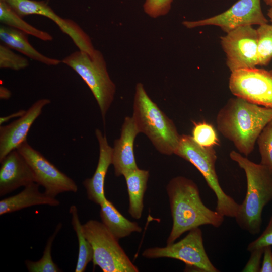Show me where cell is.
Returning a JSON list of instances; mask_svg holds the SVG:
<instances>
[{"instance_id": "1", "label": "cell", "mask_w": 272, "mask_h": 272, "mask_svg": "<svg viewBox=\"0 0 272 272\" xmlns=\"http://www.w3.org/2000/svg\"><path fill=\"white\" fill-rule=\"evenodd\" d=\"M172 227L166 243L172 244L183 233L202 225L220 227L224 216L203 203L196 184L184 176L172 178L166 186Z\"/></svg>"}, {"instance_id": "2", "label": "cell", "mask_w": 272, "mask_h": 272, "mask_svg": "<svg viewBox=\"0 0 272 272\" xmlns=\"http://www.w3.org/2000/svg\"><path fill=\"white\" fill-rule=\"evenodd\" d=\"M272 120V108L237 97L228 100L216 117L217 129L240 154L248 156L263 129Z\"/></svg>"}, {"instance_id": "3", "label": "cell", "mask_w": 272, "mask_h": 272, "mask_svg": "<svg viewBox=\"0 0 272 272\" xmlns=\"http://www.w3.org/2000/svg\"><path fill=\"white\" fill-rule=\"evenodd\" d=\"M230 157L244 171L247 180L246 194L235 217L236 222L250 234H259L263 209L272 200V171L235 151L230 153Z\"/></svg>"}, {"instance_id": "4", "label": "cell", "mask_w": 272, "mask_h": 272, "mask_svg": "<svg viewBox=\"0 0 272 272\" xmlns=\"http://www.w3.org/2000/svg\"><path fill=\"white\" fill-rule=\"evenodd\" d=\"M132 117L140 133L145 134L159 152L174 154L180 135L173 121L150 98L141 83L135 87Z\"/></svg>"}, {"instance_id": "5", "label": "cell", "mask_w": 272, "mask_h": 272, "mask_svg": "<svg viewBox=\"0 0 272 272\" xmlns=\"http://www.w3.org/2000/svg\"><path fill=\"white\" fill-rule=\"evenodd\" d=\"M76 72L87 85L96 100L105 124V116L114 98L115 84L111 79L102 53L95 49L93 55L79 50L61 61Z\"/></svg>"}, {"instance_id": "6", "label": "cell", "mask_w": 272, "mask_h": 272, "mask_svg": "<svg viewBox=\"0 0 272 272\" xmlns=\"http://www.w3.org/2000/svg\"><path fill=\"white\" fill-rule=\"evenodd\" d=\"M174 154L189 162L202 174L217 198L215 210L224 217H236L240 205L222 189L215 169L217 159L214 147H204L196 143L192 136L180 135Z\"/></svg>"}, {"instance_id": "7", "label": "cell", "mask_w": 272, "mask_h": 272, "mask_svg": "<svg viewBox=\"0 0 272 272\" xmlns=\"http://www.w3.org/2000/svg\"><path fill=\"white\" fill-rule=\"evenodd\" d=\"M93 250V263L103 272H138L117 240L101 222L90 220L82 225Z\"/></svg>"}, {"instance_id": "8", "label": "cell", "mask_w": 272, "mask_h": 272, "mask_svg": "<svg viewBox=\"0 0 272 272\" xmlns=\"http://www.w3.org/2000/svg\"><path fill=\"white\" fill-rule=\"evenodd\" d=\"M142 256L146 258H169L179 260L199 271L218 272L210 261L203 244L202 231L199 227L189 231L186 236L177 242L164 247L145 249Z\"/></svg>"}, {"instance_id": "9", "label": "cell", "mask_w": 272, "mask_h": 272, "mask_svg": "<svg viewBox=\"0 0 272 272\" xmlns=\"http://www.w3.org/2000/svg\"><path fill=\"white\" fill-rule=\"evenodd\" d=\"M229 87L236 97L272 108V70L255 67L231 72Z\"/></svg>"}, {"instance_id": "10", "label": "cell", "mask_w": 272, "mask_h": 272, "mask_svg": "<svg viewBox=\"0 0 272 272\" xmlns=\"http://www.w3.org/2000/svg\"><path fill=\"white\" fill-rule=\"evenodd\" d=\"M17 150L25 158L35 176V182L44 188V192L50 196H56L65 192H77L76 182L59 170L40 152L34 149L27 141H24Z\"/></svg>"}, {"instance_id": "11", "label": "cell", "mask_w": 272, "mask_h": 272, "mask_svg": "<svg viewBox=\"0 0 272 272\" xmlns=\"http://www.w3.org/2000/svg\"><path fill=\"white\" fill-rule=\"evenodd\" d=\"M231 72L258 65L257 33L251 25L236 28L221 37Z\"/></svg>"}, {"instance_id": "12", "label": "cell", "mask_w": 272, "mask_h": 272, "mask_svg": "<svg viewBox=\"0 0 272 272\" xmlns=\"http://www.w3.org/2000/svg\"><path fill=\"white\" fill-rule=\"evenodd\" d=\"M267 23L262 11L260 0H238L220 14L197 21H185L182 24L188 28L217 26L227 33L240 27Z\"/></svg>"}, {"instance_id": "13", "label": "cell", "mask_w": 272, "mask_h": 272, "mask_svg": "<svg viewBox=\"0 0 272 272\" xmlns=\"http://www.w3.org/2000/svg\"><path fill=\"white\" fill-rule=\"evenodd\" d=\"M51 100L43 98L35 102L24 115L10 124L0 126V161L9 153L27 140L29 131L36 119L41 114L43 108Z\"/></svg>"}, {"instance_id": "14", "label": "cell", "mask_w": 272, "mask_h": 272, "mask_svg": "<svg viewBox=\"0 0 272 272\" xmlns=\"http://www.w3.org/2000/svg\"><path fill=\"white\" fill-rule=\"evenodd\" d=\"M0 163L1 196L35 182L33 170L17 149L9 153Z\"/></svg>"}, {"instance_id": "15", "label": "cell", "mask_w": 272, "mask_h": 272, "mask_svg": "<svg viewBox=\"0 0 272 272\" xmlns=\"http://www.w3.org/2000/svg\"><path fill=\"white\" fill-rule=\"evenodd\" d=\"M140 132L132 117L126 116L121 127L120 138L114 142L112 165L118 177L138 168L134 158L133 145Z\"/></svg>"}, {"instance_id": "16", "label": "cell", "mask_w": 272, "mask_h": 272, "mask_svg": "<svg viewBox=\"0 0 272 272\" xmlns=\"http://www.w3.org/2000/svg\"><path fill=\"white\" fill-rule=\"evenodd\" d=\"M99 155L97 165L92 177L85 179L82 184L88 198L99 206L106 198L104 192L105 178L109 166L112 164V148L109 145L105 134L99 129L95 130Z\"/></svg>"}, {"instance_id": "17", "label": "cell", "mask_w": 272, "mask_h": 272, "mask_svg": "<svg viewBox=\"0 0 272 272\" xmlns=\"http://www.w3.org/2000/svg\"><path fill=\"white\" fill-rule=\"evenodd\" d=\"M39 185L32 183L24 187L18 194L3 198L0 201V215L11 213L22 209L38 205L58 206L60 201L39 190Z\"/></svg>"}, {"instance_id": "18", "label": "cell", "mask_w": 272, "mask_h": 272, "mask_svg": "<svg viewBox=\"0 0 272 272\" xmlns=\"http://www.w3.org/2000/svg\"><path fill=\"white\" fill-rule=\"evenodd\" d=\"M27 35L20 30L4 25H1L0 40L6 46L47 65L55 66L62 62L59 59L47 57L37 51L29 43Z\"/></svg>"}, {"instance_id": "19", "label": "cell", "mask_w": 272, "mask_h": 272, "mask_svg": "<svg viewBox=\"0 0 272 272\" xmlns=\"http://www.w3.org/2000/svg\"><path fill=\"white\" fill-rule=\"evenodd\" d=\"M100 206L101 222L117 240L125 238L133 232L142 231V228L137 223L126 219L107 198Z\"/></svg>"}, {"instance_id": "20", "label": "cell", "mask_w": 272, "mask_h": 272, "mask_svg": "<svg viewBox=\"0 0 272 272\" xmlns=\"http://www.w3.org/2000/svg\"><path fill=\"white\" fill-rule=\"evenodd\" d=\"M125 178L129 196L128 213L135 219L141 218L144 209V198L149 177L148 170L137 169L125 173Z\"/></svg>"}, {"instance_id": "21", "label": "cell", "mask_w": 272, "mask_h": 272, "mask_svg": "<svg viewBox=\"0 0 272 272\" xmlns=\"http://www.w3.org/2000/svg\"><path fill=\"white\" fill-rule=\"evenodd\" d=\"M0 21L3 25L20 30L41 40L50 41L53 37L49 33L41 30L23 20L6 3L0 0Z\"/></svg>"}, {"instance_id": "22", "label": "cell", "mask_w": 272, "mask_h": 272, "mask_svg": "<svg viewBox=\"0 0 272 272\" xmlns=\"http://www.w3.org/2000/svg\"><path fill=\"white\" fill-rule=\"evenodd\" d=\"M69 212L72 216L71 224L76 232L79 245L78 256L75 271L84 272L88 264L93 260V250L84 234L77 207L72 205Z\"/></svg>"}, {"instance_id": "23", "label": "cell", "mask_w": 272, "mask_h": 272, "mask_svg": "<svg viewBox=\"0 0 272 272\" xmlns=\"http://www.w3.org/2000/svg\"><path fill=\"white\" fill-rule=\"evenodd\" d=\"M62 227L61 223L56 226L54 232L47 241L42 257L38 261H33L26 260V267L29 272H60L62 271L53 262L51 256L52 243L56 236Z\"/></svg>"}, {"instance_id": "24", "label": "cell", "mask_w": 272, "mask_h": 272, "mask_svg": "<svg viewBox=\"0 0 272 272\" xmlns=\"http://www.w3.org/2000/svg\"><path fill=\"white\" fill-rule=\"evenodd\" d=\"M256 30L258 65H266L272 59V24L259 25Z\"/></svg>"}, {"instance_id": "25", "label": "cell", "mask_w": 272, "mask_h": 272, "mask_svg": "<svg viewBox=\"0 0 272 272\" xmlns=\"http://www.w3.org/2000/svg\"><path fill=\"white\" fill-rule=\"evenodd\" d=\"M192 134L194 141L201 146L214 147L219 144L215 129L206 121L194 123Z\"/></svg>"}, {"instance_id": "26", "label": "cell", "mask_w": 272, "mask_h": 272, "mask_svg": "<svg viewBox=\"0 0 272 272\" xmlns=\"http://www.w3.org/2000/svg\"><path fill=\"white\" fill-rule=\"evenodd\" d=\"M256 142L261 157L260 164L272 171V120L263 129Z\"/></svg>"}, {"instance_id": "27", "label": "cell", "mask_w": 272, "mask_h": 272, "mask_svg": "<svg viewBox=\"0 0 272 272\" xmlns=\"http://www.w3.org/2000/svg\"><path fill=\"white\" fill-rule=\"evenodd\" d=\"M27 58L15 53L12 49L3 43L0 45V67L19 71L28 67Z\"/></svg>"}, {"instance_id": "28", "label": "cell", "mask_w": 272, "mask_h": 272, "mask_svg": "<svg viewBox=\"0 0 272 272\" xmlns=\"http://www.w3.org/2000/svg\"><path fill=\"white\" fill-rule=\"evenodd\" d=\"M173 0H145L144 12L150 17L156 18L166 15L170 11Z\"/></svg>"}, {"instance_id": "29", "label": "cell", "mask_w": 272, "mask_h": 272, "mask_svg": "<svg viewBox=\"0 0 272 272\" xmlns=\"http://www.w3.org/2000/svg\"><path fill=\"white\" fill-rule=\"evenodd\" d=\"M268 246H272V216L262 233L248 244L247 250L251 252L254 249L264 248Z\"/></svg>"}, {"instance_id": "30", "label": "cell", "mask_w": 272, "mask_h": 272, "mask_svg": "<svg viewBox=\"0 0 272 272\" xmlns=\"http://www.w3.org/2000/svg\"><path fill=\"white\" fill-rule=\"evenodd\" d=\"M264 249V248L255 249L250 252V258L242 271L260 272Z\"/></svg>"}, {"instance_id": "31", "label": "cell", "mask_w": 272, "mask_h": 272, "mask_svg": "<svg viewBox=\"0 0 272 272\" xmlns=\"http://www.w3.org/2000/svg\"><path fill=\"white\" fill-rule=\"evenodd\" d=\"M263 261L260 272H272V250L271 246L264 247Z\"/></svg>"}, {"instance_id": "32", "label": "cell", "mask_w": 272, "mask_h": 272, "mask_svg": "<svg viewBox=\"0 0 272 272\" xmlns=\"http://www.w3.org/2000/svg\"><path fill=\"white\" fill-rule=\"evenodd\" d=\"M25 112L26 110L21 109L9 115L1 117L0 125H2V124H4L5 122L8 121L11 119L21 117L25 114Z\"/></svg>"}, {"instance_id": "33", "label": "cell", "mask_w": 272, "mask_h": 272, "mask_svg": "<svg viewBox=\"0 0 272 272\" xmlns=\"http://www.w3.org/2000/svg\"><path fill=\"white\" fill-rule=\"evenodd\" d=\"M12 96V93L8 88L3 86L0 87V98L2 100H8Z\"/></svg>"}, {"instance_id": "34", "label": "cell", "mask_w": 272, "mask_h": 272, "mask_svg": "<svg viewBox=\"0 0 272 272\" xmlns=\"http://www.w3.org/2000/svg\"><path fill=\"white\" fill-rule=\"evenodd\" d=\"M267 15L272 22V7H270V8L268 9Z\"/></svg>"}, {"instance_id": "35", "label": "cell", "mask_w": 272, "mask_h": 272, "mask_svg": "<svg viewBox=\"0 0 272 272\" xmlns=\"http://www.w3.org/2000/svg\"><path fill=\"white\" fill-rule=\"evenodd\" d=\"M263 1L266 5L270 7H272V0H263Z\"/></svg>"}, {"instance_id": "36", "label": "cell", "mask_w": 272, "mask_h": 272, "mask_svg": "<svg viewBox=\"0 0 272 272\" xmlns=\"http://www.w3.org/2000/svg\"><path fill=\"white\" fill-rule=\"evenodd\" d=\"M50 0H47L46 2L48 3Z\"/></svg>"}]
</instances>
